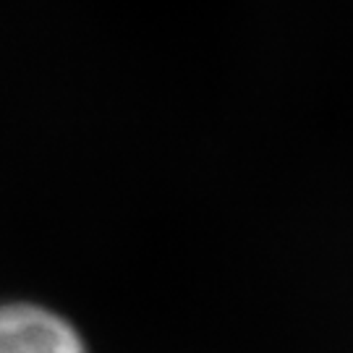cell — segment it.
<instances>
[{"mask_svg": "<svg viewBox=\"0 0 353 353\" xmlns=\"http://www.w3.org/2000/svg\"><path fill=\"white\" fill-rule=\"evenodd\" d=\"M0 353H87L76 330L48 309L13 303L0 309Z\"/></svg>", "mask_w": 353, "mask_h": 353, "instance_id": "6da1fadb", "label": "cell"}]
</instances>
